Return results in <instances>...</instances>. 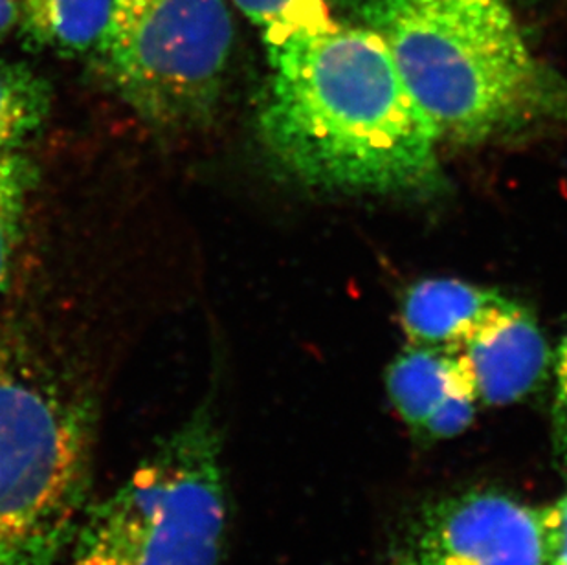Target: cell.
I'll use <instances>...</instances> for the list:
<instances>
[{"label":"cell","instance_id":"obj_1","mask_svg":"<svg viewBox=\"0 0 567 565\" xmlns=\"http://www.w3.org/2000/svg\"><path fill=\"white\" fill-rule=\"evenodd\" d=\"M268 59L259 136L285 175L327 193H441L437 131L377 33L337 21Z\"/></svg>","mask_w":567,"mask_h":565},{"label":"cell","instance_id":"obj_2","mask_svg":"<svg viewBox=\"0 0 567 565\" xmlns=\"http://www.w3.org/2000/svg\"><path fill=\"white\" fill-rule=\"evenodd\" d=\"M327 2L384 41L440 142L567 131V80L533 55L505 0Z\"/></svg>","mask_w":567,"mask_h":565},{"label":"cell","instance_id":"obj_3","mask_svg":"<svg viewBox=\"0 0 567 565\" xmlns=\"http://www.w3.org/2000/svg\"><path fill=\"white\" fill-rule=\"evenodd\" d=\"M97 411L38 341L0 338V565H66L91 505Z\"/></svg>","mask_w":567,"mask_h":565},{"label":"cell","instance_id":"obj_4","mask_svg":"<svg viewBox=\"0 0 567 565\" xmlns=\"http://www.w3.org/2000/svg\"><path fill=\"white\" fill-rule=\"evenodd\" d=\"M228 522L223 430L200 404L86 507L66 565H220Z\"/></svg>","mask_w":567,"mask_h":565},{"label":"cell","instance_id":"obj_5","mask_svg":"<svg viewBox=\"0 0 567 565\" xmlns=\"http://www.w3.org/2000/svg\"><path fill=\"white\" fill-rule=\"evenodd\" d=\"M234 33L226 0H116L94 58L145 122L186 131L217 114Z\"/></svg>","mask_w":567,"mask_h":565},{"label":"cell","instance_id":"obj_6","mask_svg":"<svg viewBox=\"0 0 567 565\" xmlns=\"http://www.w3.org/2000/svg\"><path fill=\"white\" fill-rule=\"evenodd\" d=\"M388 565H547L540 514L496 489L446 494L406 517Z\"/></svg>","mask_w":567,"mask_h":565},{"label":"cell","instance_id":"obj_7","mask_svg":"<svg viewBox=\"0 0 567 565\" xmlns=\"http://www.w3.org/2000/svg\"><path fill=\"white\" fill-rule=\"evenodd\" d=\"M385 390L396 415L423 443L457 438L476 419L477 396L460 355L410 346L385 371Z\"/></svg>","mask_w":567,"mask_h":565},{"label":"cell","instance_id":"obj_8","mask_svg":"<svg viewBox=\"0 0 567 565\" xmlns=\"http://www.w3.org/2000/svg\"><path fill=\"white\" fill-rule=\"evenodd\" d=\"M477 400L508 405L533 396L553 369L551 347L529 310L514 301L457 349Z\"/></svg>","mask_w":567,"mask_h":565},{"label":"cell","instance_id":"obj_9","mask_svg":"<svg viewBox=\"0 0 567 565\" xmlns=\"http://www.w3.org/2000/svg\"><path fill=\"white\" fill-rule=\"evenodd\" d=\"M513 304L493 288L463 279H423L402 298V329L412 346L457 351L480 327Z\"/></svg>","mask_w":567,"mask_h":565},{"label":"cell","instance_id":"obj_10","mask_svg":"<svg viewBox=\"0 0 567 565\" xmlns=\"http://www.w3.org/2000/svg\"><path fill=\"white\" fill-rule=\"evenodd\" d=\"M116 0H19V32L28 47L61 58L96 55Z\"/></svg>","mask_w":567,"mask_h":565},{"label":"cell","instance_id":"obj_11","mask_svg":"<svg viewBox=\"0 0 567 565\" xmlns=\"http://www.w3.org/2000/svg\"><path fill=\"white\" fill-rule=\"evenodd\" d=\"M52 86L28 64L0 59V155L21 151L43 127Z\"/></svg>","mask_w":567,"mask_h":565},{"label":"cell","instance_id":"obj_12","mask_svg":"<svg viewBox=\"0 0 567 565\" xmlns=\"http://www.w3.org/2000/svg\"><path fill=\"white\" fill-rule=\"evenodd\" d=\"M261 33L268 54L334 24L327 0H231Z\"/></svg>","mask_w":567,"mask_h":565},{"label":"cell","instance_id":"obj_13","mask_svg":"<svg viewBox=\"0 0 567 565\" xmlns=\"http://www.w3.org/2000/svg\"><path fill=\"white\" fill-rule=\"evenodd\" d=\"M33 182L35 170L22 151L0 155V296L10 279Z\"/></svg>","mask_w":567,"mask_h":565},{"label":"cell","instance_id":"obj_14","mask_svg":"<svg viewBox=\"0 0 567 565\" xmlns=\"http://www.w3.org/2000/svg\"><path fill=\"white\" fill-rule=\"evenodd\" d=\"M551 453L558 475L567 483V331L553 355Z\"/></svg>","mask_w":567,"mask_h":565},{"label":"cell","instance_id":"obj_15","mask_svg":"<svg viewBox=\"0 0 567 565\" xmlns=\"http://www.w3.org/2000/svg\"><path fill=\"white\" fill-rule=\"evenodd\" d=\"M538 514L547 565H567V492Z\"/></svg>","mask_w":567,"mask_h":565},{"label":"cell","instance_id":"obj_16","mask_svg":"<svg viewBox=\"0 0 567 565\" xmlns=\"http://www.w3.org/2000/svg\"><path fill=\"white\" fill-rule=\"evenodd\" d=\"M19 27V0H0V41Z\"/></svg>","mask_w":567,"mask_h":565}]
</instances>
